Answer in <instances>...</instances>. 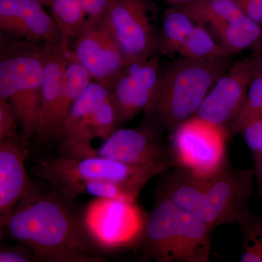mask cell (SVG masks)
Here are the masks:
<instances>
[{
  "label": "cell",
  "instance_id": "6da1fadb",
  "mask_svg": "<svg viewBox=\"0 0 262 262\" xmlns=\"http://www.w3.org/2000/svg\"><path fill=\"white\" fill-rule=\"evenodd\" d=\"M59 193H42L34 186L15 207L4 228L29 248L37 261L101 262L98 248Z\"/></svg>",
  "mask_w": 262,
  "mask_h": 262
},
{
  "label": "cell",
  "instance_id": "7a4b0ae2",
  "mask_svg": "<svg viewBox=\"0 0 262 262\" xmlns=\"http://www.w3.org/2000/svg\"><path fill=\"white\" fill-rule=\"evenodd\" d=\"M254 175L253 170L234 169L228 165L208 177L183 172L169 184L168 196L179 209L213 229L239 222L249 213L248 203Z\"/></svg>",
  "mask_w": 262,
  "mask_h": 262
},
{
  "label": "cell",
  "instance_id": "3957f363",
  "mask_svg": "<svg viewBox=\"0 0 262 262\" xmlns=\"http://www.w3.org/2000/svg\"><path fill=\"white\" fill-rule=\"evenodd\" d=\"M228 60L199 61L182 58L162 67L156 93L145 110V120L160 130L172 131L195 115Z\"/></svg>",
  "mask_w": 262,
  "mask_h": 262
},
{
  "label": "cell",
  "instance_id": "277c9868",
  "mask_svg": "<svg viewBox=\"0 0 262 262\" xmlns=\"http://www.w3.org/2000/svg\"><path fill=\"white\" fill-rule=\"evenodd\" d=\"M43 46L14 41L2 47L0 98L13 106L22 127V139L35 137L42 101Z\"/></svg>",
  "mask_w": 262,
  "mask_h": 262
},
{
  "label": "cell",
  "instance_id": "5b68a950",
  "mask_svg": "<svg viewBox=\"0 0 262 262\" xmlns=\"http://www.w3.org/2000/svg\"><path fill=\"white\" fill-rule=\"evenodd\" d=\"M33 173L51 184L55 190L78 182H108L120 184L136 196L160 173L155 169L134 166L103 157H47L34 160Z\"/></svg>",
  "mask_w": 262,
  "mask_h": 262
},
{
  "label": "cell",
  "instance_id": "8992f818",
  "mask_svg": "<svg viewBox=\"0 0 262 262\" xmlns=\"http://www.w3.org/2000/svg\"><path fill=\"white\" fill-rule=\"evenodd\" d=\"M174 166L200 177L218 173L227 164V127L193 115L171 131Z\"/></svg>",
  "mask_w": 262,
  "mask_h": 262
},
{
  "label": "cell",
  "instance_id": "52a82bcc",
  "mask_svg": "<svg viewBox=\"0 0 262 262\" xmlns=\"http://www.w3.org/2000/svg\"><path fill=\"white\" fill-rule=\"evenodd\" d=\"M82 220L98 248L117 249L143 238L147 217L136 201L96 198L86 207Z\"/></svg>",
  "mask_w": 262,
  "mask_h": 262
},
{
  "label": "cell",
  "instance_id": "ba28073f",
  "mask_svg": "<svg viewBox=\"0 0 262 262\" xmlns=\"http://www.w3.org/2000/svg\"><path fill=\"white\" fill-rule=\"evenodd\" d=\"M151 0H112L101 24L127 60L146 58L158 52L159 33L151 21Z\"/></svg>",
  "mask_w": 262,
  "mask_h": 262
},
{
  "label": "cell",
  "instance_id": "9c48e42d",
  "mask_svg": "<svg viewBox=\"0 0 262 262\" xmlns=\"http://www.w3.org/2000/svg\"><path fill=\"white\" fill-rule=\"evenodd\" d=\"M196 24L209 26L232 55L262 46V27L251 20L234 0H196L178 7Z\"/></svg>",
  "mask_w": 262,
  "mask_h": 262
},
{
  "label": "cell",
  "instance_id": "30bf717a",
  "mask_svg": "<svg viewBox=\"0 0 262 262\" xmlns=\"http://www.w3.org/2000/svg\"><path fill=\"white\" fill-rule=\"evenodd\" d=\"M158 127L144 120L136 128H117L91 156L97 155L120 163L155 169L160 173L174 166L170 146Z\"/></svg>",
  "mask_w": 262,
  "mask_h": 262
},
{
  "label": "cell",
  "instance_id": "8fae6325",
  "mask_svg": "<svg viewBox=\"0 0 262 262\" xmlns=\"http://www.w3.org/2000/svg\"><path fill=\"white\" fill-rule=\"evenodd\" d=\"M161 68L156 54L127 60L110 91L117 125L130 121L149 107L158 89Z\"/></svg>",
  "mask_w": 262,
  "mask_h": 262
},
{
  "label": "cell",
  "instance_id": "7c38bea8",
  "mask_svg": "<svg viewBox=\"0 0 262 262\" xmlns=\"http://www.w3.org/2000/svg\"><path fill=\"white\" fill-rule=\"evenodd\" d=\"M72 51L92 80L110 91L127 61L118 43L101 23L87 21L75 38Z\"/></svg>",
  "mask_w": 262,
  "mask_h": 262
},
{
  "label": "cell",
  "instance_id": "4fadbf2b",
  "mask_svg": "<svg viewBox=\"0 0 262 262\" xmlns=\"http://www.w3.org/2000/svg\"><path fill=\"white\" fill-rule=\"evenodd\" d=\"M253 75L250 56L231 65L213 84L194 115L228 127L244 106Z\"/></svg>",
  "mask_w": 262,
  "mask_h": 262
},
{
  "label": "cell",
  "instance_id": "5bb4252c",
  "mask_svg": "<svg viewBox=\"0 0 262 262\" xmlns=\"http://www.w3.org/2000/svg\"><path fill=\"white\" fill-rule=\"evenodd\" d=\"M70 48V41L66 39L61 42L43 43L42 101L35 136L39 142L60 139L58 112L63 96Z\"/></svg>",
  "mask_w": 262,
  "mask_h": 262
},
{
  "label": "cell",
  "instance_id": "9a60e30c",
  "mask_svg": "<svg viewBox=\"0 0 262 262\" xmlns=\"http://www.w3.org/2000/svg\"><path fill=\"white\" fill-rule=\"evenodd\" d=\"M142 239L146 251L155 261H182L184 233L180 210L160 193L147 217Z\"/></svg>",
  "mask_w": 262,
  "mask_h": 262
},
{
  "label": "cell",
  "instance_id": "2e32d148",
  "mask_svg": "<svg viewBox=\"0 0 262 262\" xmlns=\"http://www.w3.org/2000/svg\"><path fill=\"white\" fill-rule=\"evenodd\" d=\"M25 150L18 137L0 141V224L4 227L15 207L33 187L25 167Z\"/></svg>",
  "mask_w": 262,
  "mask_h": 262
},
{
  "label": "cell",
  "instance_id": "e0dca14e",
  "mask_svg": "<svg viewBox=\"0 0 262 262\" xmlns=\"http://www.w3.org/2000/svg\"><path fill=\"white\" fill-rule=\"evenodd\" d=\"M110 97V91L92 81L71 107L62 128L61 140L83 130L95 110Z\"/></svg>",
  "mask_w": 262,
  "mask_h": 262
},
{
  "label": "cell",
  "instance_id": "ac0fdd59",
  "mask_svg": "<svg viewBox=\"0 0 262 262\" xmlns=\"http://www.w3.org/2000/svg\"><path fill=\"white\" fill-rule=\"evenodd\" d=\"M194 26L192 19L178 7L165 10L159 33L158 51L169 57L179 53Z\"/></svg>",
  "mask_w": 262,
  "mask_h": 262
},
{
  "label": "cell",
  "instance_id": "d6986e66",
  "mask_svg": "<svg viewBox=\"0 0 262 262\" xmlns=\"http://www.w3.org/2000/svg\"><path fill=\"white\" fill-rule=\"evenodd\" d=\"M182 58L199 61H220L228 60L232 54L220 42H216L206 27L195 24L181 48Z\"/></svg>",
  "mask_w": 262,
  "mask_h": 262
},
{
  "label": "cell",
  "instance_id": "ffe728a7",
  "mask_svg": "<svg viewBox=\"0 0 262 262\" xmlns=\"http://www.w3.org/2000/svg\"><path fill=\"white\" fill-rule=\"evenodd\" d=\"M52 17L63 38L75 39L87 23L82 0H51Z\"/></svg>",
  "mask_w": 262,
  "mask_h": 262
},
{
  "label": "cell",
  "instance_id": "44dd1931",
  "mask_svg": "<svg viewBox=\"0 0 262 262\" xmlns=\"http://www.w3.org/2000/svg\"><path fill=\"white\" fill-rule=\"evenodd\" d=\"M262 117V75L254 74L248 88L247 96L242 110L233 122L227 127L229 133L241 134L250 122Z\"/></svg>",
  "mask_w": 262,
  "mask_h": 262
},
{
  "label": "cell",
  "instance_id": "7402d4cb",
  "mask_svg": "<svg viewBox=\"0 0 262 262\" xmlns=\"http://www.w3.org/2000/svg\"><path fill=\"white\" fill-rule=\"evenodd\" d=\"M238 223L245 236V251L241 261L262 262V220L250 211Z\"/></svg>",
  "mask_w": 262,
  "mask_h": 262
},
{
  "label": "cell",
  "instance_id": "603a6c76",
  "mask_svg": "<svg viewBox=\"0 0 262 262\" xmlns=\"http://www.w3.org/2000/svg\"><path fill=\"white\" fill-rule=\"evenodd\" d=\"M117 122L111 97L95 110L84 130H91L96 137L106 139L117 128Z\"/></svg>",
  "mask_w": 262,
  "mask_h": 262
},
{
  "label": "cell",
  "instance_id": "cb8c5ba5",
  "mask_svg": "<svg viewBox=\"0 0 262 262\" xmlns=\"http://www.w3.org/2000/svg\"><path fill=\"white\" fill-rule=\"evenodd\" d=\"M18 118L13 106L6 100L0 98V141L17 136Z\"/></svg>",
  "mask_w": 262,
  "mask_h": 262
},
{
  "label": "cell",
  "instance_id": "d4e9b609",
  "mask_svg": "<svg viewBox=\"0 0 262 262\" xmlns=\"http://www.w3.org/2000/svg\"><path fill=\"white\" fill-rule=\"evenodd\" d=\"M241 134L253 156L262 154V117L248 123Z\"/></svg>",
  "mask_w": 262,
  "mask_h": 262
},
{
  "label": "cell",
  "instance_id": "484cf974",
  "mask_svg": "<svg viewBox=\"0 0 262 262\" xmlns=\"http://www.w3.org/2000/svg\"><path fill=\"white\" fill-rule=\"evenodd\" d=\"M112 0H82L87 21L101 24Z\"/></svg>",
  "mask_w": 262,
  "mask_h": 262
},
{
  "label": "cell",
  "instance_id": "4316f807",
  "mask_svg": "<svg viewBox=\"0 0 262 262\" xmlns=\"http://www.w3.org/2000/svg\"><path fill=\"white\" fill-rule=\"evenodd\" d=\"M37 261L32 251L22 246L20 247L2 248L0 262H33Z\"/></svg>",
  "mask_w": 262,
  "mask_h": 262
},
{
  "label": "cell",
  "instance_id": "83f0119b",
  "mask_svg": "<svg viewBox=\"0 0 262 262\" xmlns=\"http://www.w3.org/2000/svg\"><path fill=\"white\" fill-rule=\"evenodd\" d=\"M251 20L262 25V0H234Z\"/></svg>",
  "mask_w": 262,
  "mask_h": 262
},
{
  "label": "cell",
  "instance_id": "f1b7e54d",
  "mask_svg": "<svg viewBox=\"0 0 262 262\" xmlns=\"http://www.w3.org/2000/svg\"><path fill=\"white\" fill-rule=\"evenodd\" d=\"M250 58L252 61L254 74L262 75V46L253 51Z\"/></svg>",
  "mask_w": 262,
  "mask_h": 262
},
{
  "label": "cell",
  "instance_id": "f546056e",
  "mask_svg": "<svg viewBox=\"0 0 262 262\" xmlns=\"http://www.w3.org/2000/svg\"><path fill=\"white\" fill-rule=\"evenodd\" d=\"M255 164V173L256 174L259 187V194L262 196V154L253 156Z\"/></svg>",
  "mask_w": 262,
  "mask_h": 262
},
{
  "label": "cell",
  "instance_id": "4dcf8cb0",
  "mask_svg": "<svg viewBox=\"0 0 262 262\" xmlns=\"http://www.w3.org/2000/svg\"><path fill=\"white\" fill-rule=\"evenodd\" d=\"M163 1L170 3V4H171L173 6L180 7L191 4V3H194V2L196 1V0H163Z\"/></svg>",
  "mask_w": 262,
  "mask_h": 262
},
{
  "label": "cell",
  "instance_id": "1f68e13d",
  "mask_svg": "<svg viewBox=\"0 0 262 262\" xmlns=\"http://www.w3.org/2000/svg\"><path fill=\"white\" fill-rule=\"evenodd\" d=\"M43 1L45 2V3H46V5H51V0H43Z\"/></svg>",
  "mask_w": 262,
  "mask_h": 262
}]
</instances>
